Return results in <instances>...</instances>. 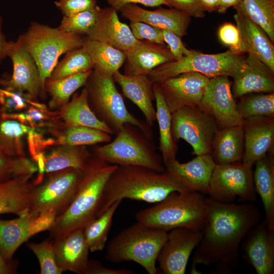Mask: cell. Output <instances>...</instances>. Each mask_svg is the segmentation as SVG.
Returning a JSON list of instances; mask_svg holds the SVG:
<instances>
[{"mask_svg": "<svg viewBox=\"0 0 274 274\" xmlns=\"http://www.w3.org/2000/svg\"><path fill=\"white\" fill-rule=\"evenodd\" d=\"M207 201V217L192 269L198 264L214 265L218 272L228 273L238 265L241 243L260 222L261 213L251 202H221L209 197Z\"/></svg>", "mask_w": 274, "mask_h": 274, "instance_id": "cell-1", "label": "cell"}, {"mask_svg": "<svg viewBox=\"0 0 274 274\" xmlns=\"http://www.w3.org/2000/svg\"><path fill=\"white\" fill-rule=\"evenodd\" d=\"M190 191L181 186L166 172L145 167L117 165L106 184L97 216L114 202L123 199L158 202L170 194Z\"/></svg>", "mask_w": 274, "mask_h": 274, "instance_id": "cell-2", "label": "cell"}, {"mask_svg": "<svg viewBox=\"0 0 274 274\" xmlns=\"http://www.w3.org/2000/svg\"><path fill=\"white\" fill-rule=\"evenodd\" d=\"M117 166L95 156L91 157L73 199L65 211L57 216L49 230V238L53 240L83 229L97 217L106 184Z\"/></svg>", "mask_w": 274, "mask_h": 274, "instance_id": "cell-3", "label": "cell"}, {"mask_svg": "<svg viewBox=\"0 0 274 274\" xmlns=\"http://www.w3.org/2000/svg\"><path fill=\"white\" fill-rule=\"evenodd\" d=\"M208 212L207 197L199 192H174L135 214L137 222L165 232L177 228L201 231Z\"/></svg>", "mask_w": 274, "mask_h": 274, "instance_id": "cell-4", "label": "cell"}, {"mask_svg": "<svg viewBox=\"0 0 274 274\" xmlns=\"http://www.w3.org/2000/svg\"><path fill=\"white\" fill-rule=\"evenodd\" d=\"M167 236V232L136 222L111 240L107 247L105 259L114 263L133 261L149 274H156L157 257Z\"/></svg>", "mask_w": 274, "mask_h": 274, "instance_id": "cell-5", "label": "cell"}, {"mask_svg": "<svg viewBox=\"0 0 274 274\" xmlns=\"http://www.w3.org/2000/svg\"><path fill=\"white\" fill-rule=\"evenodd\" d=\"M89 107L96 117L116 134L126 123L139 127L149 138L154 139L152 127L127 110L113 77L93 69L84 85Z\"/></svg>", "mask_w": 274, "mask_h": 274, "instance_id": "cell-6", "label": "cell"}, {"mask_svg": "<svg viewBox=\"0 0 274 274\" xmlns=\"http://www.w3.org/2000/svg\"><path fill=\"white\" fill-rule=\"evenodd\" d=\"M17 40L35 60L45 89L46 81L50 78L59 57L82 47L84 36L33 22Z\"/></svg>", "mask_w": 274, "mask_h": 274, "instance_id": "cell-7", "label": "cell"}, {"mask_svg": "<svg viewBox=\"0 0 274 274\" xmlns=\"http://www.w3.org/2000/svg\"><path fill=\"white\" fill-rule=\"evenodd\" d=\"M94 154L111 164L140 166L160 173L165 172L153 140L129 123L123 126L114 140L96 148Z\"/></svg>", "mask_w": 274, "mask_h": 274, "instance_id": "cell-8", "label": "cell"}, {"mask_svg": "<svg viewBox=\"0 0 274 274\" xmlns=\"http://www.w3.org/2000/svg\"><path fill=\"white\" fill-rule=\"evenodd\" d=\"M246 58L229 50L217 54H205L198 51L178 60L162 64L151 71L148 75L154 82L187 72H196L209 78L225 76L234 78Z\"/></svg>", "mask_w": 274, "mask_h": 274, "instance_id": "cell-9", "label": "cell"}, {"mask_svg": "<svg viewBox=\"0 0 274 274\" xmlns=\"http://www.w3.org/2000/svg\"><path fill=\"white\" fill-rule=\"evenodd\" d=\"M211 199L221 202H253L257 193L252 167L238 161L216 165L210 181L208 194Z\"/></svg>", "mask_w": 274, "mask_h": 274, "instance_id": "cell-10", "label": "cell"}, {"mask_svg": "<svg viewBox=\"0 0 274 274\" xmlns=\"http://www.w3.org/2000/svg\"><path fill=\"white\" fill-rule=\"evenodd\" d=\"M83 175V170L68 168L50 173L32 192L29 211L39 214L52 210L57 216L63 213L73 199Z\"/></svg>", "mask_w": 274, "mask_h": 274, "instance_id": "cell-11", "label": "cell"}, {"mask_svg": "<svg viewBox=\"0 0 274 274\" xmlns=\"http://www.w3.org/2000/svg\"><path fill=\"white\" fill-rule=\"evenodd\" d=\"M219 128L214 120L198 106L183 107L172 113V133L175 143L187 142L196 155L210 154L212 140Z\"/></svg>", "mask_w": 274, "mask_h": 274, "instance_id": "cell-12", "label": "cell"}, {"mask_svg": "<svg viewBox=\"0 0 274 274\" xmlns=\"http://www.w3.org/2000/svg\"><path fill=\"white\" fill-rule=\"evenodd\" d=\"M229 77L219 76L210 79L198 107L212 117L219 129L242 125L243 119L236 109Z\"/></svg>", "mask_w": 274, "mask_h": 274, "instance_id": "cell-13", "label": "cell"}, {"mask_svg": "<svg viewBox=\"0 0 274 274\" xmlns=\"http://www.w3.org/2000/svg\"><path fill=\"white\" fill-rule=\"evenodd\" d=\"M196 72H187L157 82L172 113L185 107H197L210 80Z\"/></svg>", "mask_w": 274, "mask_h": 274, "instance_id": "cell-14", "label": "cell"}, {"mask_svg": "<svg viewBox=\"0 0 274 274\" xmlns=\"http://www.w3.org/2000/svg\"><path fill=\"white\" fill-rule=\"evenodd\" d=\"M202 237L201 231L177 228L167 233L157 257L159 268L164 274H184L193 251Z\"/></svg>", "mask_w": 274, "mask_h": 274, "instance_id": "cell-15", "label": "cell"}, {"mask_svg": "<svg viewBox=\"0 0 274 274\" xmlns=\"http://www.w3.org/2000/svg\"><path fill=\"white\" fill-rule=\"evenodd\" d=\"M7 57L12 60L13 73L10 80L1 82L6 89L20 93L25 91L33 98L45 91L35 60L17 40L9 42Z\"/></svg>", "mask_w": 274, "mask_h": 274, "instance_id": "cell-16", "label": "cell"}, {"mask_svg": "<svg viewBox=\"0 0 274 274\" xmlns=\"http://www.w3.org/2000/svg\"><path fill=\"white\" fill-rule=\"evenodd\" d=\"M244 152L241 161L252 167L265 155L274 161V117L258 116L243 120Z\"/></svg>", "mask_w": 274, "mask_h": 274, "instance_id": "cell-17", "label": "cell"}, {"mask_svg": "<svg viewBox=\"0 0 274 274\" xmlns=\"http://www.w3.org/2000/svg\"><path fill=\"white\" fill-rule=\"evenodd\" d=\"M84 37L108 44L124 52L142 42L135 38L129 26L120 21L117 10L110 6L101 8L94 25Z\"/></svg>", "mask_w": 274, "mask_h": 274, "instance_id": "cell-18", "label": "cell"}, {"mask_svg": "<svg viewBox=\"0 0 274 274\" xmlns=\"http://www.w3.org/2000/svg\"><path fill=\"white\" fill-rule=\"evenodd\" d=\"M243 258L258 274L274 272V232L263 221L254 226L242 241Z\"/></svg>", "mask_w": 274, "mask_h": 274, "instance_id": "cell-19", "label": "cell"}, {"mask_svg": "<svg viewBox=\"0 0 274 274\" xmlns=\"http://www.w3.org/2000/svg\"><path fill=\"white\" fill-rule=\"evenodd\" d=\"M165 172L177 183L189 190L208 194L210 181L216 165L211 155H196L181 163L176 159L164 164Z\"/></svg>", "mask_w": 274, "mask_h": 274, "instance_id": "cell-20", "label": "cell"}, {"mask_svg": "<svg viewBox=\"0 0 274 274\" xmlns=\"http://www.w3.org/2000/svg\"><path fill=\"white\" fill-rule=\"evenodd\" d=\"M119 12L130 22H144L172 31L181 38L187 35L191 21V17L185 12L170 8L159 7L152 11L129 4L121 8Z\"/></svg>", "mask_w": 274, "mask_h": 274, "instance_id": "cell-21", "label": "cell"}, {"mask_svg": "<svg viewBox=\"0 0 274 274\" xmlns=\"http://www.w3.org/2000/svg\"><path fill=\"white\" fill-rule=\"evenodd\" d=\"M233 79L231 91L234 98L255 93L274 92V72L250 54Z\"/></svg>", "mask_w": 274, "mask_h": 274, "instance_id": "cell-22", "label": "cell"}, {"mask_svg": "<svg viewBox=\"0 0 274 274\" xmlns=\"http://www.w3.org/2000/svg\"><path fill=\"white\" fill-rule=\"evenodd\" d=\"M56 261L66 271L86 274L89 262L88 246L83 229L75 230L66 235L53 240Z\"/></svg>", "mask_w": 274, "mask_h": 274, "instance_id": "cell-23", "label": "cell"}, {"mask_svg": "<svg viewBox=\"0 0 274 274\" xmlns=\"http://www.w3.org/2000/svg\"><path fill=\"white\" fill-rule=\"evenodd\" d=\"M234 19L247 53L258 58L274 72V45L266 32L239 7H234Z\"/></svg>", "mask_w": 274, "mask_h": 274, "instance_id": "cell-24", "label": "cell"}, {"mask_svg": "<svg viewBox=\"0 0 274 274\" xmlns=\"http://www.w3.org/2000/svg\"><path fill=\"white\" fill-rule=\"evenodd\" d=\"M115 83L121 87L123 94L142 111L145 121L151 127L156 121L153 85L154 82L148 75L129 76L116 72L113 76Z\"/></svg>", "mask_w": 274, "mask_h": 274, "instance_id": "cell-25", "label": "cell"}, {"mask_svg": "<svg viewBox=\"0 0 274 274\" xmlns=\"http://www.w3.org/2000/svg\"><path fill=\"white\" fill-rule=\"evenodd\" d=\"M124 73L129 76L148 75L156 67L175 59L166 46L147 41L125 52Z\"/></svg>", "mask_w": 274, "mask_h": 274, "instance_id": "cell-26", "label": "cell"}, {"mask_svg": "<svg viewBox=\"0 0 274 274\" xmlns=\"http://www.w3.org/2000/svg\"><path fill=\"white\" fill-rule=\"evenodd\" d=\"M32 175H22L0 183V215L11 213L19 216L29 212L36 186L30 180Z\"/></svg>", "mask_w": 274, "mask_h": 274, "instance_id": "cell-27", "label": "cell"}, {"mask_svg": "<svg viewBox=\"0 0 274 274\" xmlns=\"http://www.w3.org/2000/svg\"><path fill=\"white\" fill-rule=\"evenodd\" d=\"M244 152V135L242 125L219 129L212 140L211 155L216 165L241 161Z\"/></svg>", "mask_w": 274, "mask_h": 274, "instance_id": "cell-28", "label": "cell"}, {"mask_svg": "<svg viewBox=\"0 0 274 274\" xmlns=\"http://www.w3.org/2000/svg\"><path fill=\"white\" fill-rule=\"evenodd\" d=\"M255 164V188L262 202L267 228L274 232V161L266 154Z\"/></svg>", "mask_w": 274, "mask_h": 274, "instance_id": "cell-29", "label": "cell"}, {"mask_svg": "<svg viewBox=\"0 0 274 274\" xmlns=\"http://www.w3.org/2000/svg\"><path fill=\"white\" fill-rule=\"evenodd\" d=\"M38 215L29 211L13 219H0V254L6 260H13L17 250L28 240L29 224Z\"/></svg>", "mask_w": 274, "mask_h": 274, "instance_id": "cell-30", "label": "cell"}, {"mask_svg": "<svg viewBox=\"0 0 274 274\" xmlns=\"http://www.w3.org/2000/svg\"><path fill=\"white\" fill-rule=\"evenodd\" d=\"M60 114L67 126H86L113 134L112 130L99 120L90 109L85 87L71 101L62 107Z\"/></svg>", "mask_w": 274, "mask_h": 274, "instance_id": "cell-31", "label": "cell"}, {"mask_svg": "<svg viewBox=\"0 0 274 274\" xmlns=\"http://www.w3.org/2000/svg\"><path fill=\"white\" fill-rule=\"evenodd\" d=\"M153 92L156 102V121L159 131L158 149L164 164L176 159L178 147L172 133V113L164 101L157 82L154 83Z\"/></svg>", "mask_w": 274, "mask_h": 274, "instance_id": "cell-32", "label": "cell"}, {"mask_svg": "<svg viewBox=\"0 0 274 274\" xmlns=\"http://www.w3.org/2000/svg\"><path fill=\"white\" fill-rule=\"evenodd\" d=\"M82 47L90 56L93 69L106 76L113 77L126 60L124 52L101 42L84 37Z\"/></svg>", "mask_w": 274, "mask_h": 274, "instance_id": "cell-33", "label": "cell"}, {"mask_svg": "<svg viewBox=\"0 0 274 274\" xmlns=\"http://www.w3.org/2000/svg\"><path fill=\"white\" fill-rule=\"evenodd\" d=\"M90 158L85 146L63 145L45 158V170L48 174L68 168L83 170Z\"/></svg>", "mask_w": 274, "mask_h": 274, "instance_id": "cell-34", "label": "cell"}, {"mask_svg": "<svg viewBox=\"0 0 274 274\" xmlns=\"http://www.w3.org/2000/svg\"><path fill=\"white\" fill-rule=\"evenodd\" d=\"M122 200H117L83 228V232L90 252L102 250L108 239L114 215Z\"/></svg>", "mask_w": 274, "mask_h": 274, "instance_id": "cell-35", "label": "cell"}, {"mask_svg": "<svg viewBox=\"0 0 274 274\" xmlns=\"http://www.w3.org/2000/svg\"><path fill=\"white\" fill-rule=\"evenodd\" d=\"M92 70L60 79H47L45 82V89L51 96L50 106L51 108L62 107L67 104L71 96L77 89L85 85Z\"/></svg>", "mask_w": 274, "mask_h": 274, "instance_id": "cell-36", "label": "cell"}, {"mask_svg": "<svg viewBox=\"0 0 274 274\" xmlns=\"http://www.w3.org/2000/svg\"><path fill=\"white\" fill-rule=\"evenodd\" d=\"M91 58L81 47L67 52L52 70L49 79L57 80L93 70Z\"/></svg>", "mask_w": 274, "mask_h": 274, "instance_id": "cell-37", "label": "cell"}, {"mask_svg": "<svg viewBox=\"0 0 274 274\" xmlns=\"http://www.w3.org/2000/svg\"><path fill=\"white\" fill-rule=\"evenodd\" d=\"M38 170L29 159L0 144V183L14 177Z\"/></svg>", "mask_w": 274, "mask_h": 274, "instance_id": "cell-38", "label": "cell"}, {"mask_svg": "<svg viewBox=\"0 0 274 274\" xmlns=\"http://www.w3.org/2000/svg\"><path fill=\"white\" fill-rule=\"evenodd\" d=\"M237 6L266 32L274 43V0H242Z\"/></svg>", "mask_w": 274, "mask_h": 274, "instance_id": "cell-39", "label": "cell"}, {"mask_svg": "<svg viewBox=\"0 0 274 274\" xmlns=\"http://www.w3.org/2000/svg\"><path fill=\"white\" fill-rule=\"evenodd\" d=\"M112 135L100 129L82 126H67L59 138V145L76 146L109 143Z\"/></svg>", "mask_w": 274, "mask_h": 274, "instance_id": "cell-40", "label": "cell"}, {"mask_svg": "<svg viewBox=\"0 0 274 274\" xmlns=\"http://www.w3.org/2000/svg\"><path fill=\"white\" fill-rule=\"evenodd\" d=\"M236 109L243 120L258 116L274 117V92L245 95L239 98Z\"/></svg>", "mask_w": 274, "mask_h": 274, "instance_id": "cell-41", "label": "cell"}, {"mask_svg": "<svg viewBox=\"0 0 274 274\" xmlns=\"http://www.w3.org/2000/svg\"><path fill=\"white\" fill-rule=\"evenodd\" d=\"M101 7L96 5L92 9L70 16H63L58 29L85 36L94 25Z\"/></svg>", "mask_w": 274, "mask_h": 274, "instance_id": "cell-42", "label": "cell"}, {"mask_svg": "<svg viewBox=\"0 0 274 274\" xmlns=\"http://www.w3.org/2000/svg\"><path fill=\"white\" fill-rule=\"evenodd\" d=\"M27 246L38 260L40 274H61L64 272L57 264L53 240L48 238L39 243H29Z\"/></svg>", "mask_w": 274, "mask_h": 274, "instance_id": "cell-43", "label": "cell"}, {"mask_svg": "<svg viewBox=\"0 0 274 274\" xmlns=\"http://www.w3.org/2000/svg\"><path fill=\"white\" fill-rule=\"evenodd\" d=\"M30 128L11 119H0V144L21 155L18 150L20 139L30 131Z\"/></svg>", "mask_w": 274, "mask_h": 274, "instance_id": "cell-44", "label": "cell"}, {"mask_svg": "<svg viewBox=\"0 0 274 274\" xmlns=\"http://www.w3.org/2000/svg\"><path fill=\"white\" fill-rule=\"evenodd\" d=\"M218 35L220 42L232 53L241 55L247 53L246 46L236 25L224 23L219 27Z\"/></svg>", "mask_w": 274, "mask_h": 274, "instance_id": "cell-45", "label": "cell"}, {"mask_svg": "<svg viewBox=\"0 0 274 274\" xmlns=\"http://www.w3.org/2000/svg\"><path fill=\"white\" fill-rule=\"evenodd\" d=\"M129 26L136 39L166 46L161 29L142 22H130Z\"/></svg>", "mask_w": 274, "mask_h": 274, "instance_id": "cell-46", "label": "cell"}, {"mask_svg": "<svg viewBox=\"0 0 274 274\" xmlns=\"http://www.w3.org/2000/svg\"><path fill=\"white\" fill-rule=\"evenodd\" d=\"M54 4L63 16H70L97 5V0H57Z\"/></svg>", "mask_w": 274, "mask_h": 274, "instance_id": "cell-47", "label": "cell"}, {"mask_svg": "<svg viewBox=\"0 0 274 274\" xmlns=\"http://www.w3.org/2000/svg\"><path fill=\"white\" fill-rule=\"evenodd\" d=\"M162 30L163 38L165 44L169 47L168 49L175 60H178L184 56L193 54L196 50L187 48L184 45L182 38L172 31Z\"/></svg>", "mask_w": 274, "mask_h": 274, "instance_id": "cell-48", "label": "cell"}, {"mask_svg": "<svg viewBox=\"0 0 274 274\" xmlns=\"http://www.w3.org/2000/svg\"><path fill=\"white\" fill-rule=\"evenodd\" d=\"M57 214L52 210L39 213L31 222L28 227V236L46 230H49L54 225Z\"/></svg>", "mask_w": 274, "mask_h": 274, "instance_id": "cell-49", "label": "cell"}, {"mask_svg": "<svg viewBox=\"0 0 274 274\" xmlns=\"http://www.w3.org/2000/svg\"><path fill=\"white\" fill-rule=\"evenodd\" d=\"M168 7L188 14L191 17L202 18L205 11L199 0H165Z\"/></svg>", "mask_w": 274, "mask_h": 274, "instance_id": "cell-50", "label": "cell"}, {"mask_svg": "<svg viewBox=\"0 0 274 274\" xmlns=\"http://www.w3.org/2000/svg\"><path fill=\"white\" fill-rule=\"evenodd\" d=\"M107 3L110 7L114 8L117 12L123 6L129 4H140L150 7H159L162 5L168 7L165 0H107Z\"/></svg>", "mask_w": 274, "mask_h": 274, "instance_id": "cell-51", "label": "cell"}, {"mask_svg": "<svg viewBox=\"0 0 274 274\" xmlns=\"http://www.w3.org/2000/svg\"><path fill=\"white\" fill-rule=\"evenodd\" d=\"M134 272L128 269H113L104 266L101 263L89 260L86 274H133Z\"/></svg>", "mask_w": 274, "mask_h": 274, "instance_id": "cell-52", "label": "cell"}, {"mask_svg": "<svg viewBox=\"0 0 274 274\" xmlns=\"http://www.w3.org/2000/svg\"><path fill=\"white\" fill-rule=\"evenodd\" d=\"M18 262L14 259L6 260L0 254V274H15L17 273Z\"/></svg>", "mask_w": 274, "mask_h": 274, "instance_id": "cell-53", "label": "cell"}, {"mask_svg": "<svg viewBox=\"0 0 274 274\" xmlns=\"http://www.w3.org/2000/svg\"><path fill=\"white\" fill-rule=\"evenodd\" d=\"M9 42L3 32V18L0 15V64L7 57Z\"/></svg>", "mask_w": 274, "mask_h": 274, "instance_id": "cell-54", "label": "cell"}, {"mask_svg": "<svg viewBox=\"0 0 274 274\" xmlns=\"http://www.w3.org/2000/svg\"><path fill=\"white\" fill-rule=\"evenodd\" d=\"M242 0H219L218 8L217 12L221 14H223L229 8H233L238 6Z\"/></svg>", "mask_w": 274, "mask_h": 274, "instance_id": "cell-55", "label": "cell"}, {"mask_svg": "<svg viewBox=\"0 0 274 274\" xmlns=\"http://www.w3.org/2000/svg\"><path fill=\"white\" fill-rule=\"evenodd\" d=\"M204 11L208 12L217 11L219 0H199Z\"/></svg>", "mask_w": 274, "mask_h": 274, "instance_id": "cell-56", "label": "cell"}, {"mask_svg": "<svg viewBox=\"0 0 274 274\" xmlns=\"http://www.w3.org/2000/svg\"><path fill=\"white\" fill-rule=\"evenodd\" d=\"M43 115L38 111L35 110H30L28 114L26 116V118L27 120H40L43 118Z\"/></svg>", "mask_w": 274, "mask_h": 274, "instance_id": "cell-57", "label": "cell"}, {"mask_svg": "<svg viewBox=\"0 0 274 274\" xmlns=\"http://www.w3.org/2000/svg\"><path fill=\"white\" fill-rule=\"evenodd\" d=\"M4 89H0V93H1L3 91Z\"/></svg>", "mask_w": 274, "mask_h": 274, "instance_id": "cell-58", "label": "cell"}, {"mask_svg": "<svg viewBox=\"0 0 274 274\" xmlns=\"http://www.w3.org/2000/svg\"><path fill=\"white\" fill-rule=\"evenodd\" d=\"M1 115H2V114H0V119H1Z\"/></svg>", "mask_w": 274, "mask_h": 274, "instance_id": "cell-59", "label": "cell"}]
</instances>
